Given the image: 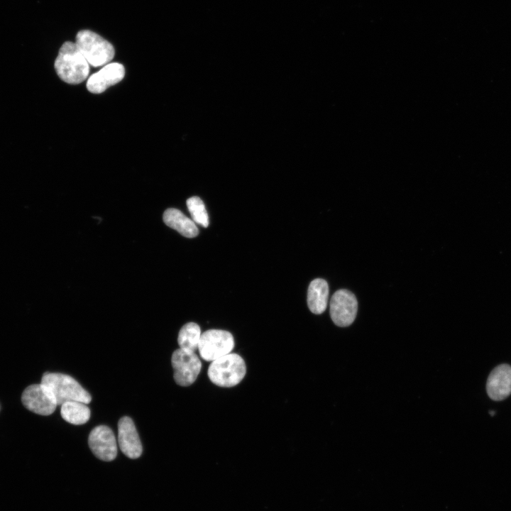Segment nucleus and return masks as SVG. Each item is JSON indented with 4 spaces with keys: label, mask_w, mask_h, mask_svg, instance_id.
<instances>
[{
    "label": "nucleus",
    "mask_w": 511,
    "mask_h": 511,
    "mask_svg": "<svg viewBox=\"0 0 511 511\" xmlns=\"http://www.w3.org/2000/svg\"><path fill=\"white\" fill-rule=\"evenodd\" d=\"M329 299V285L321 278L313 280L308 287L307 304L309 310L316 314L323 313L327 307Z\"/></svg>",
    "instance_id": "ddd939ff"
},
{
    "label": "nucleus",
    "mask_w": 511,
    "mask_h": 511,
    "mask_svg": "<svg viewBox=\"0 0 511 511\" xmlns=\"http://www.w3.org/2000/svg\"><path fill=\"white\" fill-rule=\"evenodd\" d=\"M486 391L493 400L500 401L511 394V366L501 364L490 373L486 383Z\"/></svg>",
    "instance_id": "f8f14e48"
},
{
    "label": "nucleus",
    "mask_w": 511,
    "mask_h": 511,
    "mask_svg": "<svg viewBox=\"0 0 511 511\" xmlns=\"http://www.w3.org/2000/svg\"><path fill=\"white\" fill-rule=\"evenodd\" d=\"M60 414L64 420L75 425L85 424L91 415L87 404L79 401L65 402L61 405Z\"/></svg>",
    "instance_id": "2eb2a0df"
},
{
    "label": "nucleus",
    "mask_w": 511,
    "mask_h": 511,
    "mask_svg": "<svg viewBox=\"0 0 511 511\" xmlns=\"http://www.w3.org/2000/svg\"><path fill=\"white\" fill-rule=\"evenodd\" d=\"M246 373V366L243 358L237 353H230L211 361L207 375L214 385L231 388L240 383Z\"/></svg>",
    "instance_id": "7ed1b4c3"
},
{
    "label": "nucleus",
    "mask_w": 511,
    "mask_h": 511,
    "mask_svg": "<svg viewBox=\"0 0 511 511\" xmlns=\"http://www.w3.org/2000/svg\"><path fill=\"white\" fill-rule=\"evenodd\" d=\"M171 363L175 382L180 386H189L197 378L202 363L194 352L182 348L176 349L172 355Z\"/></svg>",
    "instance_id": "423d86ee"
},
{
    "label": "nucleus",
    "mask_w": 511,
    "mask_h": 511,
    "mask_svg": "<svg viewBox=\"0 0 511 511\" xmlns=\"http://www.w3.org/2000/svg\"><path fill=\"white\" fill-rule=\"evenodd\" d=\"M187 207L194 223L203 227L209 225V216L202 200L198 197H192L187 200Z\"/></svg>",
    "instance_id": "f3484780"
},
{
    "label": "nucleus",
    "mask_w": 511,
    "mask_h": 511,
    "mask_svg": "<svg viewBox=\"0 0 511 511\" xmlns=\"http://www.w3.org/2000/svg\"><path fill=\"white\" fill-rule=\"evenodd\" d=\"M88 444L92 453L100 460L111 461L116 457V439L112 430L107 426L94 427L89 435Z\"/></svg>",
    "instance_id": "1a4fd4ad"
},
{
    "label": "nucleus",
    "mask_w": 511,
    "mask_h": 511,
    "mask_svg": "<svg viewBox=\"0 0 511 511\" xmlns=\"http://www.w3.org/2000/svg\"><path fill=\"white\" fill-rule=\"evenodd\" d=\"M357 309V300L349 290H339L332 295L330 301V315L336 326L346 327L351 325L355 320Z\"/></svg>",
    "instance_id": "0eeeda50"
},
{
    "label": "nucleus",
    "mask_w": 511,
    "mask_h": 511,
    "mask_svg": "<svg viewBox=\"0 0 511 511\" xmlns=\"http://www.w3.org/2000/svg\"><path fill=\"white\" fill-rule=\"evenodd\" d=\"M201 334V329L197 324H185L178 334L177 343L180 348L194 352L198 349Z\"/></svg>",
    "instance_id": "dca6fc26"
},
{
    "label": "nucleus",
    "mask_w": 511,
    "mask_h": 511,
    "mask_svg": "<svg viewBox=\"0 0 511 511\" xmlns=\"http://www.w3.org/2000/svg\"><path fill=\"white\" fill-rule=\"evenodd\" d=\"M54 66L58 77L71 84L82 82L89 72V64L75 43L70 41L64 43L60 48Z\"/></svg>",
    "instance_id": "f257e3e1"
},
{
    "label": "nucleus",
    "mask_w": 511,
    "mask_h": 511,
    "mask_svg": "<svg viewBox=\"0 0 511 511\" xmlns=\"http://www.w3.org/2000/svg\"><path fill=\"white\" fill-rule=\"evenodd\" d=\"M75 44L89 65L95 67L108 64L115 54L109 41L89 30L79 31Z\"/></svg>",
    "instance_id": "20e7f679"
},
{
    "label": "nucleus",
    "mask_w": 511,
    "mask_h": 511,
    "mask_svg": "<svg viewBox=\"0 0 511 511\" xmlns=\"http://www.w3.org/2000/svg\"><path fill=\"white\" fill-rule=\"evenodd\" d=\"M21 401L28 410L40 415H50L57 406L50 392L41 383L28 386L22 393Z\"/></svg>",
    "instance_id": "6e6552de"
},
{
    "label": "nucleus",
    "mask_w": 511,
    "mask_h": 511,
    "mask_svg": "<svg viewBox=\"0 0 511 511\" xmlns=\"http://www.w3.org/2000/svg\"><path fill=\"white\" fill-rule=\"evenodd\" d=\"M40 383L50 392L57 405L69 401H79L85 404L92 401L90 394L68 375L47 372L43 374Z\"/></svg>",
    "instance_id": "f03ea898"
},
{
    "label": "nucleus",
    "mask_w": 511,
    "mask_h": 511,
    "mask_svg": "<svg viewBox=\"0 0 511 511\" xmlns=\"http://www.w3.org/2000/svg\"><path fill=\"white\" fill-rule=\"evenodd\" d=\"M118 444L123 454L130 458H138L142 454L141 441L133 420L128 417H123L119 421Z\"/></svg>",
    "instance_id": "9d476101"
},
{
    "label": "nucleus",
    "mask_w": 511,
    "mask_h": 511,
    "mask_svg": "<svg viewBox=\"0 0 511 511\" xmlns=\"http://www.w3.org/2000/svg\"><path fill=\"white\" fill-rule=\"evenodd\" d=\"M233 347V336L229 331L209 329L201 334L198 350L202 358L213 361L230 353Z\"/></svg>",
    "instance_id": "39448f33"
},
{
    "label": "nucleus",
    "mask_w": 511,
    "mask_h": 511,
    "mask_svg": "<svg viewBox=\"0 0 511 511\" xmlns=\"http://www.w3.org/2000/svg\"><path fill=\"white\" fill-rule=\"evenodd\" d=\"M124 75L125 68L123 65L118 62L108 63L89 77L87 88L91 93L100 94L121 81Z\"/></svg>",
    "instance_id": "9b49d317"
},
{
    "label": "nucleus",
    "mask_w": 511,
    "mask_h": 511,
    "mask_svg": "<svg viewBox=\"0 0 511 511\" xmlns=\"http://www.w3.org/2000/svg\"><path fill=\"white\" fill-rule=\"evenodd\" d=\"M163 218L167 226L177 231L185 237L193 238L199 233V230L193 220L177 209H166L163 213Z\"/></svg>",
    "instance_id": "4468645a"
}]
</instances>
